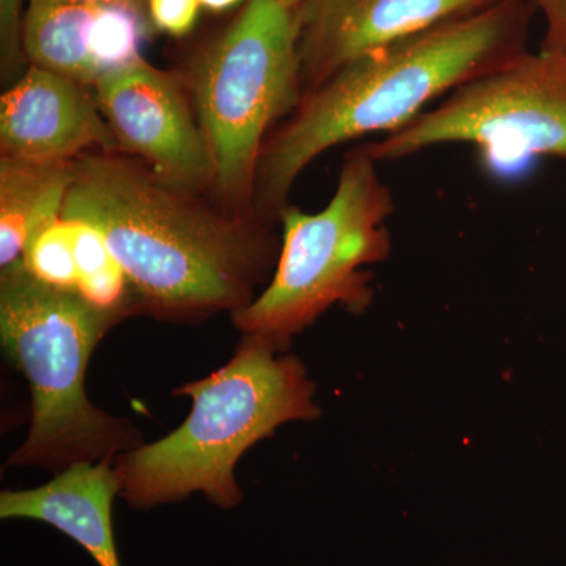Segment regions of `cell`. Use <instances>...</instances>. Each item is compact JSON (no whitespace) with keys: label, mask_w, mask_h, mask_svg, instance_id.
Instances as JSON below:
<instances>
[{"label":"cell","mask_w":566,"mask_h":566,"mask_svg":"<svg viewBox=\"0 0 566 566\" xmlns=\"http://www.w3.org/2000/svg\"><path fill=\"white\" fill-rule=\"evenodd\" d=\"M542 11L546 33L542 51L566 59V0H531Z\"/></svg>","instance_id":"17"},{"label":"cell","mask_w":566,"mask_h":566,"mask_svg":"<svg viewBox=\"0 0 566 566\" xmlns=\"http://www.w3.org/2000/svg\"><path fill=\"white\" fill-rule=\"evenodd\" d=\"M66 221L73 230L76 256L77 282L74 292L99 311L132 314L133 305H136L132 285L102 232L80 219Z\"/></svg>","instance_id":"14"},{"label":"cell","mask_w":566,"mask_h":566,"mask_svg":"<svg viewBox=\"0 0 566 566\" xmlns=\"http://www.w3.org/2000/svg\"><path fill=\"white\" fill-rule=\"evenodd\" d=\"M527 2H531V0H527ZM532 3V2H531Z\"/></svg>","instance_id":"21"},{"label":"cell","mask_w":566,"mask_h":566,"mask_svg":"<svg viewBox=\"0 0 566 566\" xmlns=\"http://www.w3.org/2000/svg\"><path fill=\"white\" fill-rule=\"evenodd\" d=\"M150 18L144 3H29L22 50L32 65L85 87L139 61Z\"/></svg>","instance_id":"10"},{"label":"cell","mask_w":566,"mask_h":566,"mask_svg":"<svg viewBox=\"0 0 566 566\" xmlns=\"http://www.w3.org/2000/svg\"><path fill=\"white\" fill-rule=\"evenodd\" d=\"M120 151L71 163L62 216L102 232L142 311L199 322L241 311L277 263L270 223L233 214Z\"/></svg>","instance_id":"1"},{"label":"cell","mask_w":566,"mask_h":566,"mask_svg":"<svg viewBox=\"0 0 566 566\" xmlns=\"http://www.w3.org/2000/svg\"><path fill=\"white\" fill-rule=\"evenodd\" d=\"M199 2L200 6H202V9L210 11H226L238 6V3L243 2V0H199Z\"/></svg>","instance_id":"18"},{"label":"cell","mask_w":566,"mask_h":566,"mask_svg":"<svg viewBox=\"0 0 566 566\" xmlns=\"http://www.w3.org/2000/svg\"><path fill=\"white\" fill-rule=\"evenodd\" d=\"M93 93L118 151L177 185L211 192L210 153L182 77L140 57L103 76Z\"/></svg>","instance_id":"8"},{"label":"cell","mask_w":566,"mask_h":566,"mask_svg":"<svg viewBox=\"0 0 566 566\" xmlns=\"http://www.w3.org/2000/svg\"><path fill=\"white\" fill-rule=\"evenodd\" d=\"M446 144L476 145L495 159H566V59L520 52L356 150L379 164Z\"/></svg>","instance_id":"7"},{"label":"cell","mask_w":566,"mask_h":566,"mask_svg":"<svg viewBox=\"0 0 566 566\" xmlns=\"http://www.w3.org/2000/svg\"><path fill=\"white\" fill-rule=\"evenodd\" d=\"M123 316L93 307L73 290L36 281L22 263L2 270V345L32 395L31 430L9 465L59 474L74 464H115L140 446L133 424L99 411L85 394L92 353Z\"/></svg>","instance_id":"4"},{"label":"cell","mask_w":566,"mask_h":566,"mask_svg":"<svg viewBox=\"0 0 566 566\" xmlns=\"http://www.w3.org/2000/svg\"><path fill=\"white\" fill-rule=\"evenodd\" d=\"M524 0L434 25L357 59L314 92L268 137L253 214L271 223L289 208L301 174L344 142L398 132L423 107L523 52Z\"/></svg>","instance_id":"2"},{"label":"cell","mask_w":566,"mask_h":566,"mask_svg":"<svg viewBox=\"0 0 566 566\" xmlns=\"http://www.w3.org/2000/svg\"><path fill=\"white\" fill-rule=\"evenodd\" d=\"M281 2L283 6L289 7V9L296 11L301 6H303L304 0H281Z\"/></svg>","instance_id":"20"},{"label":"cell","mask_w":566,"mask_h":566,"mask_svg":"<svg viewBox=\"0 0 566 566\" xmlns=\"http://www.w3.org/2000/svg\"><path fill=\"white\" fill-rule=\"evenodd\" d=\"M22 266L36 281L61 290H76L77 270L74 238L65 218L55 219L25 245Z\"/></svg>","instance_id":"15"},{"label":"cell","mask_w":566,"mask_h":566,"mask_svg":"<svg viewBox=\"0 0 566 566\" xmlns=\"http://www.w3.org/2000/svg\"><path fill=\"white\" fill-rule=\"evenodd\" d=\"M499 2L502 0H304L296 10L304 96L370 52Z\"/></svg>","instance_id":"9"},{"label":"cell","mask_w":566,"mask_h":566,"mask_svg":"<svg viewBox=\"0 0 566 566\" xmlns=\"http://www.w3.org/2000/svg\"><path fill=\"white\" fill-rule=\"evenodd\" d=\"M118 151L91 87L31 65L0 99V153L36 163H71Z\"/></svg>","instance_id":"11"},{"label":"cell","mask_w":566,"mask_h":566,"mask_svg":"<svg viewBox=\"0 0 566 566\" xmlns=\"http://www.w3.org/2000/svg\"><path fill=\"white\" fill-rule=\"evenodd\" d=\"M281 352L268 338L244 335L229 364L178 389L192 398L186 422L115 461L123 501L148 510L202 493L221 509L240 504L234 468L245 450L283 423L319 416L304 365Z\"/></svg>","instance_id":"3"},{"label":"cell","mask_w":566,"mask_h":566,"mask_svg":"<svg viewBox=\"0 0 566 566\" xmlns=\"http://www.w3.org/2000/svg\"><path fill=\"white\" fill-rule=\"evenodd\" d=\"M118 491L114 463L74 464L46 485L3 491L0 517L50 524L87 551L96 565L122 566L112 524Z\"/></svg>","instance_id":"12"},{"label":"cell","mask_w":566,"mask_h":566,"mask_svg":"<svg viewBox=\"0 0 566 566\" xmlns=\"http://www.w3.org/2000/svg\"><path fill=\"white\" fill-rule=\"evenodd\" d=\"M73 163V161H71ZM71 163L0 158V268L22 262L33 234L61 218Z\"/></svg>","instance_id":"13"},{"label":"cell","mask_w":566,"mask_h":566,"mask_svg":"<svg viewBox=\"0 0 566 566\" xmlns=\"http://www.w3.org/2000/svg\"><path fill=\"white\" fill-rule=\"evenodd\" d=\"M297 36L296 11L281 0H249L182 76L210 153L211 192L233 214L256 218V169L268 133L303 99Z\"/></svg>","instance_id":"5"},{"label":"cell","mask_w":566,"mask_h":566,"mask_svg":"<svg viewBox=\"0 0 566 566\" xmlns=\"http://www.w3.org/2000/svg\"><path fill=\"white\" fill-rule=\"evenodd\" d=\"M148 18L158 31L170 36L188 35L199 20V0H147Z\"/></svg>","instance_id":"16"},{"label":"cell","mask_w":566,"mask_h":566,"mask_svg":"<svg viewBox=\"0 0 566 566\" xmlns=\"http://www.w3.org/2000/svg\"><path fill=\"white\" fill-rule=\"evenodd\" d=\"M136 2L144 3L147 0H29V3H115Z\"/></svg>","instance_id":"19"},{"label":"cell","mask_w":566,"mask_h":566,"mask_svg":"<svg viewBox=\"0 0 566 566\" xmlns=\"http://www.w3.org/2000/svg\"><path fill=\"white\" fill-rule=\"evenodd\" d=\"M394 211L378 163L349 151L326 208L314 214L292 207L282 212L283 240L273 279L248 307L234 312V326L285 349L293 335L333 305L363 314L374 301V275L365 266L389 256L387 221Z\"/></svg>","instance_id":"6"}]
</instances>
